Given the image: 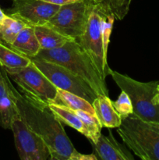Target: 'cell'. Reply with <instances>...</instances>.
<instances>
[{
  "mask_svg": "<svg viewBox=\"0 0 159 160\" xmlns=\"http://www.w3.org/2000/svg\"><path fill=\"white\" fill-rule=\"evenodd\" d=\"M108 2L115 19L121 20L127 15L132 0H108Z\"/></svg>",
  "mask_w": 159,
  "mask_h": 160,
  "instance_id": "cell-22",
  "label": "cell"
},
{
  "mask_svg": "<svg viewBox=\"0 0 159 160\" xmlns=\"http://www.w3.org/2000/svg\"><path fill=\"white\" fill-rule=\"evenodd\" d=\"M95 115L102 128H118L121 125L123 118L114 108L112 101L108 96L98 95L92 102Z\"/></svg>",
  "mask_w": 159,
  "mask_h": 160,
  "instance_id": "cell-12",
  "label": "cell"
},
{
  "mask_svg": "<svg viewBox=\"0 0 159 160\" xmlns=\"http://www.w3.org/2000/svg\"><path fill=\"white\" fill-rule=\"evenodd\" d=\"M101 9H105L98 5L94 6L86 26L85 31L76 41L90 56L100 76L105 81L106 78L110 76L112 69L108 64V51L104 48L103 39L101 30Z\"/></svg>",
  "mask_w": 159,
  "mask_h": 160,
  "instance_id": "cell-5",
  "label": "cell"
},
{
  "mask_svg": "<svg viewBox=\"0 0 159 160\" xmlns=\"http://www.w3.org/2000/svg\"><path fill=\"white\" fill-rule=\"evenodd\" d=\"M34 57L55 62L65 67L82 78L98 95L108 96L106 82L101 78L90 56L76 40H72L60 48L41 49Z\"/></svg>",
  "mask_w": 159,
  "mask_h": 160,
  "instance_id": "cell-2",
  "label": "cell"
},
{
  "mask_svg": "<svg viewBox=\"0 0 159 160\" xmlns=\"http://www.w3.org/2000/svg\"><path fill=\"white\" fill-rule=\"evenodd\" d=\"M86 1L92 3L94 5H98V6H102L103 8H104L105 9H108V10H110V8H109L108 2V0H86ZM112 12V11H111Z\"/></svg>",
  "mask_w": 159,
  "mask_h": 160,
  "instance_id": "cell-25",
  "label": "cell"
},
{
  "mask_svg": "<svg viewBox=\"0 0 159 160\" xmlns=\"http://www.w3.org/2000/svg\"><path fill=\"white\" fill-rule=\"evenodd\" d=\"M76 113V115L82 120L84 124L87 127L89 131H90L92 134L93 140L90 142V143H96L98 142V138L101 136V129L102 126L100 123L99 120L97 118L95 115H93L91 113L85 112L83 110H73Z\"/></svg>",
  "mask_w": 159,
  "mask_h": 160,
  "instance_id": "cell-20",
  "label": "cell"
},
{
  "mask_svg": "<svg viewBox=\"0 0 159 160\" xmlns=\"http://www.w3.org/2000/svg\"><path fill=\"white\" fill-rule=\"evenodd\" d=\"M158 94H159V85H158Z\"/></svg>",
  "mask_w": 159,
  "mask_h": 160,
  "instance_id": "cell-27",
  "label": "cell"
},
{
  "mask_svg": "<svg viewBox=\"0 0 159 160\" xmlns=\"http://www.w3.org/2000/svg\"><path fill=\"white\" fill-rule=\"evenodd\" d=\"M0 70L13 97L20 117L46 143L51 153V160H70L72 153L76 149L67 136L62 123L56 118L48 105L20 93L12 85L6 70L0 67Z\"/></svg>",
  "mask_w": 159,
  "mask_h": 160,
  "instance_id": "cell-1",
  "label": "cell"
},
{
  "mask_svg": "<svg viewBox=\"0 0 159 160\" xmlns=\"http://www.w3.org/2000/svg\"><path fill=\"white\" fill-rule=\"evenodd\" d=\"M112 104H113L115 109L121 116L122 118L129 117L133 112L132 102H131L129 95L123 91H122L121 94L118 95L117 100L112 102Z\"/></svg>",
  "mask_w": 159,
  "mask_h": 160,
  "instance_id": "cell-21",
  "label": "cell"
},
{
  "mask_svg": "<svg viewBox=\"0 0 159 160\" xmlns=\"http://www.w3.org/2000/svg\"><path fill=\"white\" fill-rule=\"evenodd\" d=\"M9 46L27 57H34L41 51V46L34 32V27L26 25L17 34Z\"/></svg>",
  "mask_w": 159,
  "mask_h": 160,
  "instance_id": "cell-14",
  "label": "cell"
},
{
  "mask_svg": "<svg viewBox=\"0 0 159 160\" xmlns=\"http://www.w3.org/2000/svg\"><path fill=\"white\" fill-rule=\"evenodd\" d=\"M117 132L126 146L143 160H159V123L133 114L123 118Z\"/></svg>",
  "mask_w": 159,
  "mask_h": 160,
  "instance_id": "cell-3",
  "label": "cell"
},
{
  "mask_svg": "<svg viewBox=\"0 0 159 160\" xmlns=\"http://www.w3.org/2000/svg\"><path fill=\"white\" fill-rule=\"evenodd\" d=\"M26 24L21 20L6 14L0 20V42L6 45H11L17 34Z\"/></svg>",
  "mask_w": 159,
  "mask_h": 160,
  "instance_id": "cell-19",
  "label": "cell"
},
{
  "mask_svg": "<svg viewBox=\"0 0 159 160\" xmlns=\"http://www.w3.org/2000/svg\"><path fill=\"white\" fill-rule=\"evenodd\" d=\"M51 102L57 103L66 106L73 110H83L95 115L93 105L85 98L72 92L57 88V96L55 100ZM96 116V115H95Z\"/></svg>",
  "mask_w": 159,
  "mask_h": 160,
  "instance_id": "cell-17",
  "label": "cell"
},
{
  "mask_svg": "<svg viewBox=\"0 0 159 160\" xmlns=\"http://www.w3.org/2000/svg\"><path fill=\"white\" fill-rule=\"evenodd\" d=\"M19 115L13 97L0 70V126L10 130L13 119Z\"/></svg>",
  "mask_w": 159,
  "mask_h": 160,
  "instance_id": "cell-13",
  "label": "cell"
},
{
  "mask_svg": "<svg viewBox=\"0 0 159 160\" xmlns=\"http://www.w3.org/2000/svg\"><path fill=\"white\" fill-rule=\"evenodd\" d=\"M5 16H6V13H5L4 11H3L2 9H1V7H0V20H2L5 17Z\"/></svg>",
  "mask_w": 159,
  "mask_h": 160,
  "instance_id": "cell-26",
  "label": "cell"
},
{
  "mask_svg": "<svg viewBox=\"0 0 159 160\" xmlns=\"http://www.w3.org/2000/svg\"><path fill=\"white\" fill-rule=\"evenodd\" d=\"M5 70L9 78L19 86L26 96L45 104L55 100L57 88L32 62L30 65L23 68Z\"/></svg>",
  "mask_w": 159,
  "mask_h": 160,
  "instance_id": "cell-6",
  "label": "cell"
},
{
  "mask_svg": "<svg viewBox=\"0 0 159 160\" xmlns=\"http://www.w3.org/2000/svg\"><path fill=\"white\" fill-rule=\"evenodd\" d=\"M94 153L101 160H133L129 150L118 143L109 130L108 134H101L96 143H91Z\"/></svg>",
  "mask_w": 159,
  "mask_h": 160,
  "instance_id": "cell-11",
  "label": "cell"
},
{
  "mask_svg": "<svg viewBox=\"0 0 159 160\" xmlns=\"http://www.w3.org/2000/svg\"><path fill=\"white\" fill-rule=\"evenodd\" d=\"M48 105L56 118L61 123L71 127L73 129L85 136L86 138H87L90 142H92L93 138H92L90 131L73 109L54 102H49Z\"/></svg>",
  "mask_w": 159,
  "mask_h": 160,
  "instance_id": "cell-15",
  "label": "cell"
},
{
  "mask_svg": "<svg viewBox=\"0 0 159 160\" xmlns=\"http://www.w3.org/2000/svg\"><path fill=\"white\" fill-rule=\"evenodd\" d=\"M10 130L13 133L16 149L20 159H51V153L46 143L27 126L20 114L13 119Z\"/></svg>",
  "mask_w": 159,
  "mask_h": 160,
  "instance_id": "cell-9",
  "label": "cell"
},
{
  "mask_svg": "<svg viewBox=\"0 0 159 160\" xmlns=\"http://www.w3.org/2000/svg\"><path fill=\"white\" fill-rule=\"evenodd\" d=\"M12 1V7L6 9L5 13L34 27L46 24L60 7L42 0Z\"/></svg>",
  "mask_w": 159,
  "mask_h": 160,
  "instance_id": "cell-10",
  "label": "cell"
},
{
  "mask_svg": "<svg viewBox=\"0 0 159 160\" xmlns=\"http://www.w3.org/2000/svg\"><path fill=\"white\" fill-rule=\"evenodd\" d=\"M44 2H49L51 4L56 5V6H64V5L70 4V3L76 2L81 1V0H42Z\"/></svg>",
  "mask_w": 159,
  "mask_h": 160,
  "instance_id": "cell-24",
  "label": "cell"
},
{
  "mask_svg": "<svg viewBox=\"0 0 159 160\" xmlns=\"http://www.w3.org/2000/svg\"><path fill=\"white\" fill-rule=\"evenodd\" d=\"M70 160H98L97 156L94 154H82V153L78 152L77 151H75L72 153L70 156Z\"/></svg>",
  "mask_w": 159,
  "mask_h": 160,
  "instance_id": "cell-23",
  "label": "cell"
},
{
  "mask_svg": "<svg viewBox=\"0 0 159 160\" xmlns=\"http://www.w3.org/2000/svg\"><path fill=\"white\" fill-rule=\"evenodd\" d=\"M113 81L132 102V114L145 121L159 123V81L140 82L112 70Z\"/></svg>",
  "mask_w": 159,
  "mask_h": 160,
  "instance_id": "cell-4",
  "label": "cell"
},
{
  "mask_svg": "<svg viewBox=\"0 0 159 160\" xmlns=\"http://www.w3.org/2000/svg\"><path fill=\"white\" fill-rule=\"evenodd\" d=\"M31 63L29 57L16 51L9 45L0 42V67L5 69H19Z\"/></svg>",
  "mask_w": 159,
  "mask_h": 160,
  "instance_id": "cell-18",
  "label": "cell"
},
{
  "mask_svg": "<svg viewBox=\"0 0 159 160\" xmlns=\"http://www.w3.org/2000/svg\"><path fill=\"white\" fill-rule=\"evenodd\" d=\"M34 65L57 88L80 95L92 104L98 94L82 78L65 67L37 57H29Z\"/></svg>",
  "mask_w": 159,
  "mask_h": 160,
  "instance_id": "cell-7",
  "label": "cell"
},
{
  "mask_svg": "<svg viewBox=\"0 0 159 160\" xmlns=\"http://www.w3.org/2000/svg\"><path fill=\"white\" fill-rule=\"evenodd\" d=\"M94 6L86 0L61 6L47 24L61 34L76 40L85 31Z\"/></svg>",
  "mask_w": 159,
  "mask_h": 160,
  "instance_id": "cell-8",
  "label": "cell"
},
{
  "mask_svg": "<svg viewBox=\"0 0 159 160\" xmlns=\"http://www.w3.org/2000/svg\"><path fill=\"white\" fill-rule=\"evenodd\" d=\"M34 32L43 50L60 48L70 41L75 40L61 34L51 26L46 24L34 26Z\"/></svg>",
  "mask_w": 159,
  "mask_h": 160,
  "instance_id": "cell-16",
  "label": "cell"
}]
</instances>
